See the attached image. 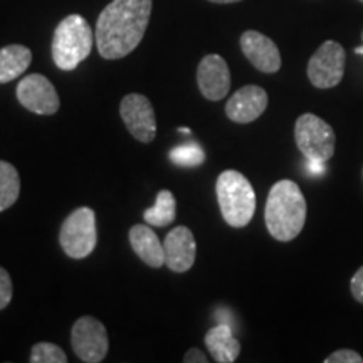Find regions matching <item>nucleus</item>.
Returning a JSON list of instances; mask_svg holds the SVG:
<instances>
[{"label":"nucleus","instance_id":"nucleus-1","mask_svg":"<svg viewBox=\"0 0 363 363\" xmlns=\"http://www.w3.org/2000/svg\"><path fill=\"white\" fill-rule=\"evenodd\" d=\"M152 16V0H113L96 22L98 52L104 59H121L142 43Z\"/></svg>","mask_w":363,"mask_h":363},{"label":"nucleus","instance_id":"nucleus-2","mask_svg":"<svg viewBox=\"0 0 363 363\" xmlns=\"http://www.w3.org/2000/svg\"><path fill=\"white\" fill-rule=\"evenodd\" d=\"M269 234L281 242L296 239L306 222V201L301 189L293 180H279L267 195L264 211Z\"/></svg>","mask_w":363,"mask_h":363},{"label":"nucleus","instance_id":"nucleus-3","mask_svg":"<svg viewBox=\"0 0 363 363\" xmlns=\"http://www.w3.org/2000/svg\"><path fill=\"white\" fill-rule=\"evenodd\" d=\"M94 34L84 17L72 13L59 22L54 30L51 52L56 66L62 71L76 69L91 54Z\"/></svg>","mask_w":363,"mask_h":363},{"label":"nucleus","instance_id":"nucleus-4","mask_svg":"<svg viewBox=\"0 0 363 363\" xmlns=\"http://www.w3.org/2000/svg\"><path fill=\"white\" fill-rule=\"evenodd\" d=\"M217 201L224 220L233 227H246L256 212V194L246 177L238 170L222 172L216 184Z\"/></svg>","mask_w":363,"mask_h":363},{"label":"nucleus","instance_id":"nucleus-5","mask_svg":"<svg viewBox=\"0 0 363 363\" xmlns=\"http://www.w3.org/2000/svg\"><path fill=\"white\" fill-rule=\"evenodd\" d=\"M59 244L72 259H84L94 251L98 233L93 208L79 207L66 217L59 233Z\"/></svg>","mask_w":363,"mask_h":363},{"label":"nucleus","instance_id":"nucleus-6","mask_svg":"<svg viewBox=\"0 0 363 363\" xmlns=\"http://www.w3.org/2000/svg\"><path fill=\"white\" fill-rule=\"evenodd\" d=\"M294 140L299 152L311 162L325 163L335 153L337 136L331 126L313 113H305L294 125Z\"/></svg>","mask_w":363,"mask_h":363},{"label":"nucleus","instance_id":"nucleus-7","mask_svg":"<svg viewBox=\"0 0 363 363\" xmlns=\"http://www.w3.org/2000/svg\"><path fill=\"white\" fill-rule=\"evenodd\" d=\"M347 54L342 44L326 40L308 62V79L315 88L330 89L342 83Z\"/></svg>","mask_w":363,"mask_h":363},{"label":"nucleus","instance_id":"nucleus-8","mask_svg":"<svg viewBox=\"0 0 363 363\" xmlns=\"http://www.w3.org/2000/svg\"><path fill=\"white\" fill-rule=\"evenodd\" d=\"M71 345L76 357L84 363H99L108 353V333L101 321L93 316H81L71 330Z\"/></svg>","mask_w":363,"mask_h":363},{"label":"nucleus","instance_id":"nucleus-9","mask_svg":"<svg viewBox=\"0 0 363 363\" xmlns=\"http://www.w3.org/2000/svg\"><path fill=\"white\" fill-rule=\"evenodd\" d=\"M121 120L138 142L152 143L157 136V116L152 103L143 94H126L120 104Z\"/></svg>","mask_w":363,"mask_h":363},{"label":"nucleus","instance_id":"nucleus-10","mask_svg":"<svg viewBox=\"0 0 363 363\" xmlns=\"http://www.w3.org/2000/svg\"><path fill=\"white\" fill-rule=\"evenodd\" d=\"M16 94L22 106L35 115H54L59 110L56 88L45 76L38 72L22 78Z\"/></svg>","mask_w":363,"mask_h":363},{"label":"nucleus","instance_id":"nucleus-11","mask_svg":"<svg viewBox=\"0 0 363 363\" xmlns=\"http://www.w3.org/2000/svg\"><path fill=\"white\" fill-rule=\"evenodd\" d=\"M197 84L202 96L208 101H220L230 89V71L224 57L208 54L197 67Z\"/></svg>","mask_w":363,"mask_h":363},{"label":"nucleus","instance_id":"nucleus-12","mask_svg":"<svg viewBox=\"0 0 363 363\" xmlns=\"http://www.w3.org/2000/svg\"><path fill=\"white\" fill-rule=\"evenodd\" d=\"M267 103L269 98L261 86L247 84L230 96L225 104V115L234 123H252L266 111Z\"/></svg>","mask_w":363,"mask_h":363},{"label":"nucleus","instance_id":"nucleus-13","mask_svg":"<svg viewBox=\"0 0 363 363\" xmlns=\"http://www.w3.org/2000/svg\"><path fill=\"white\" fill-rule=\"evenodd\" d=\"M240 49L257 71L272 74L281 69L279 49L267 35L257 30H246L240 35Z\"/></svg>","mask_w":363,"mask_h":363},{"label":"nucleus","instance_id":"nucleus-14","mask_svg":"<svg viewBox=\"0 0 363 363\" xmlns=\"http://www.w3.org/2000/svg\"><path fill=\"white\" fill-rule=\"evenodd\" d=\"M165 264L174 272H185L194 266L197 256V244L192 230L185 225L172 229L163 240Z\"/></svg>","mask_w":363,"mask_h":363},{"label":"nucleus","instance_id":"nucleus-15","mask_svg":"<svg viewBox=\"0 0 363 363\" xmlns=\"http://www.w3.org/2000/svg\"><path fill=\"white\" fill-rule=\"evenodd\" d=\"M130 244L136 256L150 267H162L165 264V251L158 235L148 225L136 224L130 229Z\"/></svg>","mask_w":363,"mask_h":363},{"label":"nucleus","instance_id":"nucleus-16","mask_svg":"<svg viewBox=\"0 0 363 363\" xmlns=\"http://www.w3.org/2000/svg\"><path fill=\"white\" fill-rule=\"evenodd\" d=\"M206 347L217 363H233L240 353V343L229 325L220 323L207 331Z\"/></svg>","mask_w":363,"mask_h":363},{"label":"nucleus","instance_id":"nucleus-17","mask_svg":"<svg viewBox=\"0 0 363 363\" xmlns=\"http://www.w3.org/2000/svg\"><path fill=\"white\" fill-rule=\"evenodd\" d=\"M33 61V52L21 44H11L0 49V84H7L24 74Z\"/></svg>","mask_w":363,"mask_h":363},{"label":"nucleus","instance_id":"nucleus-18","mask_svg":"<svg viewBox=\"0 0 363 363\" xmlns=\"http://www.w3.org/2000/svg\"><path fill=\"white\" fill-rule=\"evenodd\" d=\"M177 201L170 190H160L157 194L155 206L145 211L143 219L150 225L165 227L175 220Z\"/></svg>","mask_w":363,"mask_h":363},{"label":"nucleus","instance_id":"nucleus-19","mask_svg":"<svg viewBox=\"0 0 363 363\" xmlns=\"http://www.w3.org/2000/svg\"><path fill=\"white\" fill-rule=\"evenodd\" d=\"M21 195V177L12 163L0 160V212L12 207Z\"/></svg>","mask_w":363,"mask_h":363},{"label":"nucleus","instance_id":"nucleus-20","mask_svg":"<svg viewBox=\"0 0 363 363\" xmlns=\"http://www.w3.org/2000/svg\"><path fill=\"white\" fill-rule=\"evenodd\" d=\"M170 162L177 167H184V169H195L201 167L206 162V153L202 147L195 142L182 143L179 147L172 148L169 153Z\"/></svg>","mask_w":363,"mask_h":363},{"label":"nucleus","instance_id":"nucleus-21","mask_svg":"<svg viewBox=\"0 0 363 363\" xmlns=\"http://www.w3.org/2000/svg\"><path fill=\"white\" fill-rule=\"evenodd\" d=\"M30 363H66V353L54 343H35L30 350Z\"/></svg>","mask_w":363,"mask_h":363},{"label":"nucleus","instance_id":"nucleus-22","mask_svg":"<svg viewBox=\"0 0 363 363\" xmlns=\"http://www.w3.org/2000/svg\"><path fill=\"white\" fill-rule=\"evenodd\" d=\"M12 301V279L11 274L0 266V310L9 306Z\"/></svg>","mask_w":363,"mask_h":363},{"label":"nucleus","instance_id":"nucleus-23","mask_svg":"<svg viewBox=\"0 0 363 363\" xmlns=\"http://www.w3.org/2000/svg\"><path fill=\"white\" fill-rule=\"evenodd\" d=\"M325 363H363V357L353 350H337L325 358Z\"/></svg>","mask_w":363,"mask_h":363},{"label":"nucleus","instance_id":"nucleus-24","mask_svg":"<svg viewBox=\"0 0 363 363\" xmlns=\"http://www.w3.org/2000/svg\"><path fill=\"white\" fill-rule=\"evenodd\" d=\"M350 288H352L353 298H355L358 303H362V305H363V266L355 272V274H353Z\"/></svg>","mask_w":363,"mask_h":363},{"label":"nucleus","instance_id":"nucleus-25","mask_svg":"<svg viewBox=\"0 0 363 363\" xmlns=\"http://www.w3.org/2000/svg\"><path fill=\"white\" fill-rule=\"evenodd\" d=\"M184 362L185 363H207L208 358L206 357V353L199 350V348H190V350L185 353Z\"/></svg>","mask_w":363,"mask_h":363},{"label":"nucleus","instance_id":"nucleus-26","mask_svg":"<svg viewBox=\"0 0 363 363\" xmlns=\"http://www.w3.org/2000/svg\"><path fill=\"white\" fill-rule=\"evenodd\" d=\"M214 4H233V2H239V0H211Z\"/></svg>","mask_w":363,"mask_h":363},{"label":"nucleus","instance_id":"nucleus-27","mask_svg":"<svg viewBox=\"0 0 363 363\" xmlns=\"http://www.w3.org/2000/svg\"><path fill=\"white\" fill-rule=\"evenodd\" d=\"M355 54H360V56H363V45H360V48H355Z\"/></svg>","mask_w":363,"mask_h":363},{"label":"nucleus","instance_id":"nucleus-28","mask_svg":"<svg viewBox=\"0 0 363 363\" xmlns=\"http://www.w3.org/2000/svg\"><path fill=\"white\" fill-rule=\"evenodd\" d=\"M362 40H363V33H362Z\"/></svg>","mask_w":363,"mask_h":363},{"label":"nucleus","instance_id":"nucleus-29","mask_svg":"<svg viewBox=\"0 0 363 363\" xmlns=\"http://www.w3.org/2000/svg\"><path fill=\"white\" fill-rule=\"evenodd\" d=\"M360 2H362V4H363V0H360Z\"/></svg>","mask_w":363,"mask_h":363}]
</instances>
